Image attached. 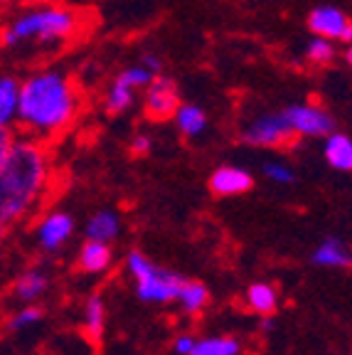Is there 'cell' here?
Returning a JSON list of instances; mask_svg holds the SVG:
<instances>
[{"label": "cell", "mask_w": 352, "mask_h": 355, "mask_svg": "<svg viewBox=\"0 0 352 355\" xmlns=\"http://www.w3.org/2000/svg\"><path fill=\"white\" fill-rule=\"evenodd\" d=\"M79 89L62 69H37L20 82L17 119L35 139H50L64 131L79 114Z\"/></svg>", "instance_id": "cell-1"}, {"label": "cell", "mask_w": 352, "mask_h": 355, "mask_svg": "<svg viewBox=\"0 0 352 355\" xmlns=\"http://www.w3.org/2000/svg\"><path fill=\"white\" fill-rule=\"evenodd\" d=\"M52 158L39 139H15L0 166V225H15L28 215L50 185Z\"/></svg>", "instance_id": "cell-2"}, {"label": "cell", "mask_w": 352, "mask_h": 355, "mask_svg": "<svg viewBox=\"0 0 352 355\" xmlns=\"http://www.w3.org/2000/svg\"><path fill=\"white\" fill-rule=\"evenodd\" d=\"M82 22L79 15L67 6H55V3H42L22 10L17 17L8 22L0 42L6 47H28V44H62L72 40L79 33Z\"/></svg>", "instance_id": "cell-3"}, {"label": "cell", "mask_w": 352, "mask_h": 355, "mask_svg": "<svg viewBox=\"0 0 352 355\" xmlns=\"http://www.w3.org/2000/svg\"><path fill=\"white\" fill-rule=\"evenodd\" d=\"M126 261H128V272L136 279V291L141 299L155 301V304L177 301L182 284H185V277L155 266L143 252H131Z\"/></svg>", "instance_id": "cell-4"}, {"label": "cell", "mask_w": 352, "mask_h": 355, "mask_svg": "<svg viewBox=\"0 0 352 355\" xmlns=\"http://www.w3.org/2000/svg\"><path fill=\"white\" fill-rule=\"evenodd\" d=\"M298 136L291 131L281 111H264L249 119L242 128V141L256 148H288Z\"/></svg>", "instance_id": "cell-5"}, {"label": "cell", "mask_w": 352, "mask_h": 355, "mask_svg": "<svg viewBox=\"0 0 352 355\" xmlns=\"http://www.w3.org/2000/svg\"><path fill=\"white\" fill-rule=\"evenodd\" d=\"M281 114H283V119L288 121V126L298 139H323V136L337 128L335 116L320 104L301 101V104H291L286 109H281Z\"/></svg>", "instance_id": "cell-6"}, {"label": "cell", "mask_w": 352, "mask_h": 355, "mask_svg": "<svg viewBox=\"0 0 352 355\" xmlns=\"http://www.w3.org/2000/svg\"><path fill=\"white\" fill-rule=\"evenodd\" d=\"M308 30L318 37L333 40V42L350 44L352 42V20L342 8L337 6H318L308 15Z\"/></svg>", "instance_id": "cell-7"}, {"label": "cell", "mask_w": 352, "mask_h": 355, "mask_svg": "<svg viewBox=\"0 0 352 355\" xmlns=\"http://www.w3.org/2000/svg\"><path fill=\"white\" fill-rule=\"evenodd\" d=\"M177 104H180V94H177L175 79L155 74L148 87H146V96H143L146 116L153 119V121H166V119H173Z\"/></svg>", "instance_id": "cell-8"}, {"label": "cell", "mask_w": 352, "mask_h": 355, "mask_svg": "<svg viewBox=\"0 0 352 355\" xmlns=\"http://www.w3.org/2000/svg\"><path fill=\"white\" fill-rule=\"evenodd\" d=\"M254 188V178L249 171L237 166H222L209 175V190L217 198H234Z\"/></svg>", "instance_id": "cell-9"}, {"label": "cell", "mask_w": 352, "mask_h": 355, "mask_svg": "<svg viewBox=\"0 0 352 355\" xmlns=\"http://www.w3.org/2000/svg\"><path fill=\"white\" fill-rule=\"evenodd\" d=\"M72 232H74L72 215H67V212H50L37 227L39 247L44 252H57L67 239L72 237Z\"/></svg>", "instance_id": "cell-10"}, {"label": "cell", "mask_w": 352, "mask_h": 355, "mask_svg": "<svg viewBox=\"0 0 352 355\" xmlns=\"http://www.w3.org/2000/svg\"><path fill=\"white\" fill-rule=\"evenodd\" d=\"M323 158L333 171H352V139L342 131H331L323 136Z\"/></svg>", "instance_id": "cell-11"}, {"label": "cell", "mask_w": 352, "mask_h": 355, "mask_svg": "<svg viewBox=\"0 0 352 355\" xmlns=\"http://www.w3.org/2000/svg\"><path fill=\"white\" fill-rule=\"evenodd\" d=\"M173 119H175L177 131H180L185 139H197V136H202L209 126L207 111H204L200 104H193V101H185V104L180 101L175 114H173Z\"/></svg>", "instance_id": "cell-12"}, {"label": "cell", "mask_w": 352, "mask_h": 355, "mask_svg": "<svg viewBox=\"0 0 352 355\" xmlns=\"http://www.w3.org/2000/svg\"><path fill=\"white\" fill-rule=\"evenodd\" d=\"M118 230H121V220L114 210H99L94 212L87 222V237L94 242H106L118 237Z\"/></svg>", "instance_id": "cell-13"}, {"label": "cell", "mask_w": 352, "mask_h": 355, "mask_svg": "<svg viewBox=\"0 0 352 355\" xmlns=\"http://www.w3.org/2000/svg\"><path fill=\"white\" fill-rule=\"evenodd\" d=\"M111 259H114V254H111V247L106 242L89 239L82 250H79V269H84L89 274H99L104 269H109Z\"/></svg>", "instance_id": "cell-14"}, {"label": "cell", "mask_w": 352, "mask_h": 355, "mask_svg": "<svg viewBox=\"0 0 352 355\" xmlns=\"http://www.w3.org/2000/svg\"><path fill=\"white\" fill-rule=\"evenodd\" d=\"M17 94H20V79L3 74L0 77V126H12L15 123Z\"/></svg>", "instance_id": "cell-15"}, {"label": "cell", "mask_w": 352, "mask_h": 355, "mask_svg": "<svg viewBox=\"0 0 352 355\" xmlns=\"http://www.w3.org/2000/svg\"><path fill=\"white\" fill-rule=\"evenodd\" d=\"M247 304L254 313L259 316H271L279 306V296H276V288L271 284H252L247 288Z\"/></svg>", "instance_id": "cell-16"}, {"label": "cell", "mask_w": 352, "mask_h": 355, "mask_svg": "<svg viewBox=\"0 0 352 355\" xmlns=\"http://www.w3.org/2000/svg\"><path fill=\"white\" fill-rule=\"evenodd\" d=\"M313 261L320 266H350V250L342 239L331 237L313 252Z\"/></svg>", "instance_id": "cell-17"}, {"label": "cell", "mask_w": 352, "mask_h": 355, "mask_svg": "<svg viewBox=\"0 0 352 355\" xmlns=\"http://www.w3.org/2000/svg\"><path fill=\"white\" fill-rule=\"evenodd\" d=\"M303 57H306V62L313 67H328L337 60V42L313 35L310 42L306 44V50H303Z\"/></svg>", "instance_id": "cell-18"}, {"label": "cell", "mask_w": 352, "mask_h": 355, "mask_svg": "<svg viewBox=\"0 0 352 355\" xmlns=\"http://www.w3.org/2000/svg\"><path fill=\"white\" fill-rule=\"evenodd\" d=\"M177 301H180V306H182V311H185V313L195 316V313L204 311V306H207V301H209V291H207V286H204V284L185 279Z\"/></svg>", "instance_id": "cell-19"}, {"label": "cell", "mask_w": 352, "mask_h": 355, "mask_svg": "<svg viewBox=\"0 0 352 355\" xmlns=\"http://www.w3.org/2000/svg\"><path fill=\"white\" fill-rule=\"evenodd\" d=\"M133 104H136V89L126 87V84L116 82L114 79L109 92H106L104 109L109 111V114H114V116H118V114H126Z\"/></svg>", "instance_id": "cell-20"}, {"label": "cell", "mask_w": 352, "mask_h": 355, "mask_svg": "<svg viewBox=\"0 0 352 355\" xmlns=\"http://www.w3.org/2000/svg\"><path fill=\"white\" fill-rule=\"evenodd\" d=\"M47 277L42 272H28L22 274L15 284V296L20 301H35L37 296L44 294V288H47Z\"/></svg>", "instance_id": "cell-21"}, {"label": "cell", "mask_w": 352, "mask_h": 355, "mask_svg": "<svg viewBox=\"0 0 352 355\" xmlns=\"http://www.w3.org/2000/svg\"><path fill=\"white\" fill-rule=\"evenodd\" d=\"M187 355H239V343L234 338H204L195 340Z\"/></svg>", "instance_id": "cell-22"}, {"label": "cell", "mask_w": 352, "mask_h": 355, "mask_svg": "<svg viewBox=\"0 0 352 355\" xmlns=\"http://www.w3.org/2000/svg\"><path fill=\"white\" fill-rule=\"evenodd\" d=\"M104 318H106L104 301L99 296H91L87 301V309H84V328H87V333L94 340L99 338L101 331H104Z\"/></svg>", "instance_id": "cell-23"}, {"label": "cell", "mask_w": 352, "mask_h": 355, "mask_svg": "<svg viewBox=\"0 0 352 355\" xmlns=\"http://www.w3.org/2000/svg\"><path fill=\"white\" fill-rule=\"evenodd\" d=\"M155 74L150 72L148 67H143L141 62L138 64H131V67H126V69H121V72L116 74V82H121V84H126V87H131V89H146L150 84V79H153Z\"/></svg>", "instance_id": "cell-24"}, {"label": "cell", "mask_w": 352, "mask_h": 355, "mask_svg": "<svg viewBox=\"0 0 352 355\" xmlns=\"http://www.w3.org/2000/svg\"><path fill=\"white\" fill-rule=\"evenodd\" d=\"M264 175L269 178L271 183H279V185L296 183V171H293V168L288 166V163H283V161L264 163Z\"/></svg>", "instance_id": "cell-25"}, {"label": "cell", "mask_w": 352, "mask_h": 355, "mask_svg": "<svg viewBox=\"0 0 352 355\" xmlns=\"http://www.w3.org/2000/svg\"><path fill=\"white\" fill-rule=\"evenodd\" d=\"M39 318H42V309H37V306H25L20 313H15V316H12L10 328H12V331H22V328L35 326Z\"/></svg>", "instance_id": "cell-26"}, {"label": "cell", "mask_w": 352, "mask_h": 355, "mask_svg": "<svg viewBox=\"0 0 352 355\" xmlns=\"http://www.w3.org/2000/svg\"><path fill=\"white\" fill-rule=\"evenodd\" d=\"M15 131H12V126H0V166H3V161L8 158V153H10L12 144H15Z\"/></svg>", "instance_id": "cell-27"}, {"label": "cell", "mask_w": 352, "mask_h": 355, "mask_svg": "<svg viewBox=\"0 0 352 355\" xmlns=\"http://www.w3.org/2000/svg\"><path fill=\"white\" fill-rule=\"evenodd\" d=\"M141 64L148 67L153 74H160L163 72V57L155 55V52H143V57H141Z\"/></svg>", "instance_id": "cell-28"}, {"label": "cell", "mask_w": 352, "mask_h": 355, "mask_svg": "<svg viewBox=\"0 0 352 355\" xmlns=\"http://www.w3.org/2000/svg\"><path fill=\"white\" fill-rule=\"evenodd\" d=\"M131 150H133L136 155L148 153V150H150V139L146 136V133H138L136 139H133V144H131Z\"/></svg>", "instance_id": "cell-29"}, {"label": "cell", "mask_w": 352, "mask_h": 355, "mask_svg": "<svg viewBox=\"0 0 352 355\" xmlns=\"http://www.w3.org/2000/svg\"><path fill=\"white\" fill-rule=\"evenodd\" d=\"M193 345H195V338H193V336H180V338L175 340V353L187 355L190 350H193Z\"/></svg>", "instance_id": "cell-30"}, {"label": "cell", "mask_w": 352, "mask_h": 355, "mask_svg": "<svg viewBox=\"0 0 352 355\" xmlns=\"http://www.w3.org/2000/svg\"><path fill=\"white\" fill-rule=\"evenodd\" d=\"M3 230H6V227H3V225H0V237H3Z\"/></svg>", "instance_id": "cell-31"}]
</instances>
